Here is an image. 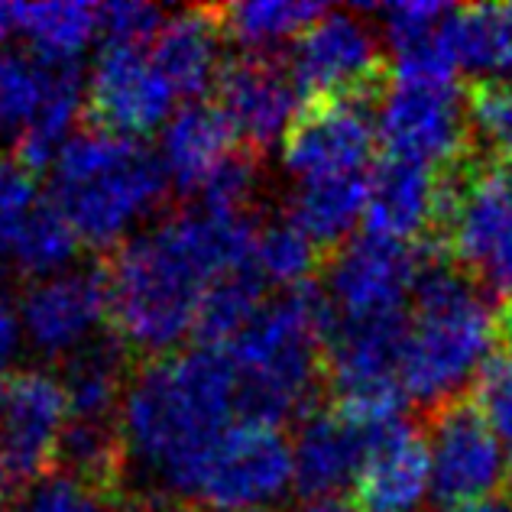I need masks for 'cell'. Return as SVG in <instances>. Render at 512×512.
<instances>
[{
  "label": "cell",
  "instance_id": "1",
  "mask_svg": "<svg viewBox=\"0 0 512 512\" xmlns=\"http://www.w3.org/2000/svg\"><path fill=\"white\" fill-rule=\"evenodd\" d=\"M256 224L182 208L98 256L107 279V331L137 367L175 354L195 331L205 289L253 260Z\"/></svg>",
  "mask_w": 512,
  "mask_h": 512
},
{
  "label": "cell",
  "instance_id": "2",
  "mask_svg": "<svg viewBox=\"0 0 512 512\" xmlns=\"http://www.w3.org/2000/svg\"><path fill=\"white\" fill-rule=\"evenodd\" d=\"M234 422L237 370L227 350L185 347L143 363L120 409L130 503L146 512L195 496L214 444Z\"/></svg>",
  "mask_w": 512,
  "mask_h": 512
},
{
  "label": "cell",
  "instance_id": "3",
  "mask_svg": "<svg viewBox=\"0 0 512 512\" xmlns=\"http://www.w3.org/2000/svg\"><path fill=\"white\" fill-rule=\"evenodd\" d=\"M169 195L163 159L140 140L82 130L65 140L49 179V201L72 224L82 247L107 256L127 231Z\"/></svg>",
  "mask_w": 512,
  "mask_h": 512
},
{
  "label": "cell",
  "instance_id": "4",
  "mask_svg": "<svg viewBox=\"0 0 512 512\" xmlns=\"http://www.w3.org/2000/svg\"><path fill=\"white\" fill-rule=\"evenodd\" d=\"M422 250V247H419ZM493 344V312L483 289L448 256L422 250L412 286L402 386L425 409L461 393Z\"/></svg>",
  "mask_w": 512,
  "mask_h": 512
},
{
  "label": "cell",
  "instance_id": "5",
  "mask_svg": "<svg viewBox=\"0 0 512 512\" xmlns=\"http://www.w3.org/2000/svg\"><path fill=\"white\" fill-rule=\"evenodd\" d=\"M431 454V496L441 509L506 496V461L474 393H457L422 412Z\"/></svg>",
  "mask_w": 512,
  "mask_h": 512
},
{
  "label": "cell",
  "instance_id": "6",
  "mask_svg": "<svg viewBox=\"0 0 512 512\" xmlns=\"http://www.w3.org/2000/svg\"><path fill=\"white\" fill-rule=\"evenodd\" d=\"M286 59L302 98L354 94L383 107L396 85L393 62L380 52L376 33L357 13H325L299 39H292Z\"/></svg>",
  "mask_w": 512,
  "mask_h": 512
},
{
  "label": "cell",
  "instance_id": "7",
  "mask_svg": "<svg viewBox=\"0 0 512 512\" xmlns=\"http://www.w3.org/2000/svg\"><path fill=\"white\" fill-rule=\"evenodd\" d=\"M380 111V104L354 94L302 98L282 133V163L299 182L367 172L380 146Z\"/></svg>",
  "mask_w": 512,
  "mask_h": 512
},
{
  "label": "cell",
  "instance_id": "8",
  "mask_svg": "<svg viewBox=\"0 0 512 512\" xmlns=\"http://www.w3.org/2000/svg\"><path fill=\"white\" fill-rule=\"evenodd\" d=\"M65 428L69 396L62 376L39 367L13 370L0 402V464L10 487L23 490L59 474Z\"/></svg>",
  "mask_w": 512,
  "mask_h": 512
},
{
  "label": "cell",
  "instance_id": "9",
  "mask_svg": "<svg viewBox=\"0 0 512 512\" xmlns=\"http://www.w3.org/2000/svg\"><path fill=\"white\" fill-rule=\"evenodd\" d=\"M295 483V457L282 428L234 422L214 444L198 493L218 512H266Z\"/></svg>",
  "mask_w": 512,
  "mask_h": 512
},
{
  "label": "cell",
  "instance_id": "10",
  "mask_svg": "<svg viewBox=\"0 0 512 512\" xmlns=\"http://www.w3.org/2000/svg\"><path fill=\"white\" fill-rule=\"evenodd\" d=\"M172 107V88L140 49L104 46L91 65L78 124L104 137L140 140L163 124Z\"/></svg>",
  "mask_w": 512,
  "mask_h": 512
},
{
  "label": "cell",
  "instance_id": "11",
  "mask_svg": "<svg viewBox=\"0 0 512 512\" xmlns=\"http://www.w3.org/2000/svg\"><path fill=\"white\" fill-rule=\"evenodd\" d=\"M295 94L286 52H244L221 62L208 104L227 120L240 146L266 153L289 124Z\"/></svg>",
  "mask_w": 512,
  "mask_h": 512
},
{
  "label": "cell",
  "instance_id": "12",
  "mask_svg": "<svg viewBox=\"0 0 512 512\" xmlns=\"http://www.w3.org/2000/svg\"><path fill=\"white\" fill-rule=\"evenodd\" d=\"M422 250L402 240L360 234L325 266V292L341 318L406 312Z\"/></svg>",
  "mask_w": 512,
  "mask_h": 512
},
{
  "label": "cell",
  "instance_id": "13",
  "mask_svg": "<svg viewBox=\"0 0 512 512\" xmlns=\"http://www.w3.org/2000/svg\"><path fill=\"white\" fill-rule=\"evenodd\" d=\"M23 338L46 360H69L94 331L107 328V279L101 260L33 282L20 299Z\"/></svg>",
  "mask_w": 512,
  "mask_h": 512
},
{
  "label": "cell",
  "instance_id": "14",
  "mask_svg": "<svg viewBox=\"0 0 512 512\" xmlns=\"http://www.w3.org/2000/svg\"><path fill=\"white\" fill-rule=\"evenodd\" d=\"M470 143L464 88L399 82L380 111V146L389 156L438 166Z\"/></svg>",
  "mask_w": 512,
  "mask_h": 512
},
{
  "label": "cell",
  "instance_id": "15",
  "mask_svg": "<svg viewBox=\"0 0 512 512\" xmlns=\"http://www.w3.org/2000/svg\"><path fill=\"white\" fill-rule=\"evenodd\" d=\"M431 483V454L419 425L402 419L386 428L354 477L360 512H415Z\"/></svg>",
  "mask_w": 512,
  "mask_h": 512
},
{
  "label": "cell",
  "instance_id": "16",
  "mask_svg": "<svg viewBox=\"0 0 512 512\" xmlns=\"http://www.w3.org/2000/svg\"><path fill=\"white\" fill-rule=\"evenodd\" d=\"M399 425V422H396ZM393 428V425H389ZM299 441H295V483L305 500H318V496L341 493V487L357 477L363 457L376 444V438L386 428H363L357 422L344 419L334 412L328 402L318 406L312 415L295 425Z\"/></svg>",
  "mask_w": 512,
  "mask_h": 512
},
{
  "label": "cell",
  "instance_id": "17",
  "mask_svg": "<svg viewBox=\"0 0 512 512\" xmlns=\"http://www.w3.org/2000/svg\"><path fill=\"white\" fill-rule=\"evenodd\" d=\"M221 43V4L185 7L163 23V30L153 39L150 59L172 94L198 98V94L211 91L214 75L221 69Z\"/></svg>",
  "mask_w": 512,
  "mask_h": 512
},
{
  "label": "cell",
  "instance_id": "18",
  "mask_svg": "<svg viewBox=\"0 0 512 512\" xmlns=\"http://www.w3.org/2000/svg\"><path fill=\"white\" fill-rule=\"evenodd\" d=\"M431 185H435L431 166L389 153L376 156L370 166L367 211H363L367 234L419 247L431 214Z\"/></svg>",
  "mask_w": 512,
  "mask_h": 512
},
{
  "label": "cell",
  "instance_id": "19",
  "mask_svg": "<svg viewBox=\"0 0 512 512\" xmlns=\"http://www.w3.org/2000/svg\"><path fill=\"white\" fill-rule=\"evenodd\" d=\"M370 172H341L299 182L282 214L312 240L325 266L347 247L357 218L367 211Z\"/></svg>",
  "mask_w": 512,
  "mask_h": 512
},
{
  "label": "cell",
  "instance_id": "20",
  "mask_svg": "<svg viewBox=\"0 0 512 512\" xmlns=\"http://www.w3.org/2000/svg\"><path fill=\"white\" fill-rule=\"evenodd\" d=\"M140 367L111 331H101L62 363V386L69 396V422H114Z\"/></svg>",
  "mask_w": 512,
  "mask_h": 512
},
{
  "label": "cell",
  "instance_id": "21",
  "mask_svg": "<svg viewBox=\"0 0 512 512\" xmlns=\"http://www.w3.org/2000/svg\"><path fill=\"white\" fill-rule=\"evenodd\" d=\"M234 146V130L211 104L188 101L179 107L163 133V166L172 188L179 195H198Z\"/></svg>",
  "mask_w": 512,
  "mask_h": 512
},
{
  "label": "cell",
  "instance_id": "22",
  "mask_svg": "<svg viewBox=\"0 0 512 512\" xmlns=\"http://www.w3.org/2000/svg\"><path fill=\"white\" fill-rule=\"evenodd\" d=\"M441 43L457 69L512 75V4L451 10L441 23Z\"/></svg>",
  "mask_w": 512,
  "mask_h": 512
},
{
  "label": "cell",
  "instance_id": "23",
  "mask_svg": "<svg viewBox=\"0 0 512 512\" xmlns=\"http://www.w3.org/2000/svg\"><path fill=\"white\" fill-rule=\"evenodd\" d=\"M266 279L256 260L227 269L201 295L195 315V347L224 350L266 305Z\"/></svg>",
  "mask_w": 512,
  "mask_h": 512
},
{
  "label": "cell",
  "instance_id": "24",
  "mask_svg": "<svg viewBox=\"0 0 512 512\" xmlns=\"http://www.w3.org/2000/svg\"><path fill=\"white\" fill-rule=\"evenodd\" d=\"M253 260L260 266L263 279L276 282L282 289L318 282V276L325 273L321 253L315 250L312 240L282 214V208L276 218H260V224H256Z\"/></svg>",
  "mask_w": 512,
  "mask_h": 512
},
{
  "label": "cell",
  "instance_id": "25",
  "mask_svg": "<svg viewBox=\"0 0 512 512\" xmlns=\"http://www.w3.org/2000/svg\"><path fill=\"white\" fill-rule=\"evenodd\" d=\"M321 4H286V0H269V4H224V36H231L247 52H276L282 39H299L308 26L325 17Z\"/></svg>",
  "mask_w": 512,
  "mask_h": 512
},
{
  "label": "cell",
  "instance_id": "26",
  "mask_svg": "<svg viewBox=\"0 0 512 512\" xmlns=\"http://www.w3.org/2000/svg\"><path fill=\"white\" fill-rule=\"evenodd\" d=\"M78 250H85L82 240L72 231V224L59 214V208L46 198L36 201V208L20 224L10 260L23 276L39 282L56 276L62 266H69L78 256Z\"/></svg>",
  "mask_w": 512,
  "mask_h": 512
},
{
  "label": "cell",
  "instance_id": "27",
  "mask_svg": "<svg viewBox=\"0 0 512 512\" xmlns=\"http://www.w3.org/2000/svg\"><path fill=\"white\" fill-rule=\"evenodd\" d=\"M20 33L33 56L46 62L78 59L98 33V7L91 4H20Z\"/></svg>",
  "mask_w": 512,
  "mask_h": 512
},
{
  "label": "cell",
  "instance_id": "28",
  "mask_svg": "<svg viewBox=\"0 0 512 512\" xmlns=\"http://www.w3.org/2000/svg\"><path fill=\"white\" fill-rule=\"evenodd\" d=\"M260 185H263V153H253L247 146H234L224 156V163L208 175L201 185L198 205L211 218L234 221H260Z\"/></svg>",
  "mask_w": 512,
  "mask_h": 512
},
{
  "label": "cell",
  "instance_id": "29",
  "mask_svg": "<svg viewBox=\"0 0 512 512\" xmlns=\"http://www.w3.org/2000/svg\"><path fill=\"white\" fill-rule=\"evenodd\" d=\"M464 107L470 143L496 163H512V78H470Z\"/></svg>",
  "mask_w": 512,
  "mask_h": 512
},
{
  "label": "cell",
  "instance_id": "30",
  "mask_svg": "<svg viewBox=\"0 0 512 512\" xmlns=\"http://www.w3.org/2000/svg\"><path fill=\"white\" fill-rule=\"evenodd\" d=\"M43 101V62L33 52L0 49V140H13L33 124Z\"/></svg>",
  "mask_w": 512,
  "mask_h": 512
},
{
  "label": "cell",
  "instance_id": "31",
  "mask_svg": "<svg viewBox=\"0 0 512 512\" xmlns=\"http://www.w3.org/2000/svg\"><path fill=\"white\" fill-rule=\"evenodd\" d=\"M474 393L477 406L487 415L496 441L503 444V461H506V496L512 500V357L493 350L483 360V367L474 376Z\"/></svg>",
  "mask_w": 512,
  "mask_h": 512
},
{
  "label": "cell",
  "instance_id": "32",
  "mask_svg": "<svg viewBox=\"0 0 512 512\" xmlns=\"http://www.w3.org/2000/svg\"><path fill=\"white\" fill-rule=\"evenodd\" d=\"M10 512H111L69 474H52L13 493Z\"/></svg>",
  "mask_w": 512,
  "mask_h": 512
},
{
  "label": "cell",
  "instance_id": "33",
  "mask_svg": "<svg viewBox=\"0 0 512 512\" xmlns=\"http://www.w3.org/2000/svg\"><path fill=\"white\" fill-rule=\"evenodd\" d=\"M163 23H166V13L156 4L117 0V4L98 7V33L104 36V46L140 49L143 43H150V39L159 36Z\"/></svg>",
  "mask_w": 512,
  "mask_h": 512
},
{
  "label": "cell",
  "instance_id": "34",
  "mask_svg": "<svg viewBox=\"0 0 512 512\" xmlns=\"http://www.w3.org/2000/svg\"><path fill=\"white\" fill-rule=\"evenodd\" d=\"M36 208V175L26 172L13 153H0V256H10L20 224Z\"/></svg>",
  "mask_w": 512,
  "mask_h": 512
},
{
  "label": "cell",
  "instance_id": "35",
  "mask_svg": "<svg viewBox=\"0 0 512 512\" xmlns=\"http://www.w3.org/2000/svg\"><path fill=\"white\" fill-rule=\"evenodd\" d=\"M367 13H380L383 30L389 46L399 49L415 39H425L431 33L441 30V23L448 20V13L454 7L448 4H428V0H409V4H383V7H363Z\"/></svg>",
  "mask_w": 512,
  "mask_h": 512
},
{
  "label": "cell",
  "instance_id": "36",
  "mask_svg": "<svg viewBox=\"0 0 512 512\" xmlns=\"http://www.w3.org/2000/svg\"><path fill=\"white\" fill-rule=\"evenodd\" d=\"M23 341V321H20V305L0 289V363H7L20 350Z\"/></svg>",
  "mask_w": 512,
  "mask_h": 512
},
{
  "label": "cell",
  "instance_id": "37",
  "mask_svg": "<svg viewBox=\"0 0 512 512\" xmlns=\"http://www.w3.org/2000/svg\"><path fill=\"white\" fill-rule=\"evenodd\" d=\"M493 341L500 354L512 357V295L496 305V312H493Z\"/></svg>",
  "mask_w": 512,
  "mask_h": 512
},
{
  "label": "cell",
  "instance_id": "38",
  "mask_svg": "<svg viewBox=\"0 0 512 512\" xmlns=\"http://www.w3.org/2000/svg\"><path fill=\"white\" fill-rule=\"evenodd\" d=\"M289 512H360V506L354 503V496L331 493V496H318V500H305Z\"/></svg>",
  "mask_w": 512,
  "mask_h": 512
},
{
  "label": "cell",
  "instance_id": "39",
  "mask_svg": "<svg viewBox=\"0 0 512 512\" xmlns=\"http://www.w3.org/2000/svg\"><path fill=\"white\" fill-rule=\"evenodd\" d=\"M20 33V4H0V43Z\"/></svg>",
  "mask_w": 512,
  "mask_h": 512
},
{
  "label": "cell",
  "instance_id": "40",
  "mask_svg": "<svg viewBox=\"0 0 512 512\" xmlns=\"http://www.w3.org/2000/svg\"><path fill=\"white\" fill-rule=\"evenodd\" d=\"M441 512H512L509 496H496V500H483V503H467V506H451Z\"/></svg>",
  "mask_w": 512,
  "mask_h": 512
},
{
  "label": "cell",
  "instance_id": "41",
  "mask_svg": "<svg viewBox=\"0 0 512 512\" xmlns=\"http://www.w3.org/2000/svg\"><path fill=\"white\" fill-rule=\"evenodd\" d=\"M153 512H218V509H211V506H201V503H192V500H175V503H166V506H159Z\"/></svg>",
  "mask_w": 512,
  "mask_h": 512
},
{
  "label": "cell",
  "instance_id": "42",
  "mask_svg": "<svg viewBox=\"0 0 512 512\" xmlns=\"http://www.w3.org/2000/svg\"><path fill=\"white\" fill-rule=\"evenodd\" d=\"M10 490V480H7V470H4V464H0V500H4V493Z\"/></svg>",
  "mask_w": 512,
  "mask_h": 512
},
{
  "label": "cell",
  "instance_id": "43",
  "mask_svg": "<svg viewBox=\"0 0 512 512\" xmlns=\"http://www.w3.org/2000/svg\"><path fill=\"white\" fill-rule=\"evenodd\" d=\"M4 386H7V376L0 373V402H4Z\"/></svg>",
  "mask_w": 512,
  "mask_h": 512
},
{
  "label": "cell",
  "instance_id": "44",
  "mask_svg": "<svg viewBox=\"0 0 512 512\" xmlns=\"http://www.w3.org/2000/svg\"><path fill=\"white\" fill-rule=\"evenodd\" d=\"M117 512H143V509H137V506H127V509H117Z\"/></svg>",
  "mask_w": 512,
  "mask_h": 512
}]
</instances>
